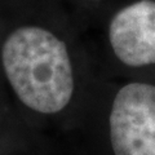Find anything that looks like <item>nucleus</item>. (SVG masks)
<instances>
[{
    "label": "nucleus",
    "instance_id": "3",
    "mask_svg": "<svg viewBox=\"0 0 155 155\" xmlns=\"http://www.w3.org/2000/svg\"><path fill=\"white\" fill-rule=\"evenodd\" d=\"M113 56L129 70L155 66V0H137L116 11L107 25Z\"/></svg>",
    "mask_w": 155,
    "mask_h": 155
},
{
    "label": "nucleus",
    "instance_id": "1",
    "mask_svg": "<svg viewBox=\"0 0 155 155\" xmlns=\"http://www.w3.org/2000/svg\"><path fill=\"white\" fill-rule=\"evenodd\" d=\"M2 67L23 106L40 115L65 113L76 93L71 49L58 34L40 25H22L0 51Z\"/></svg>",
    "mask_w": 155,
    "mask_h": 155
},
{
    "label": "nucleus",
    "instance_id": "2",
    "mask_svg": "<svg viewBox=\"0 0 155 155\" xmlns=\"http://www.w3.org/2000/svg\"><path fill=\"white\" fill-rule=\"evenodd\" d=\"M109 155H155V83L130 80L114 92L106 110Z\"/></svg>",
    "mask_w": 155,
    "mask_h": 155
},
{
    "label": "nucleus",
    "instance_id": "4",
    "mask_svg": "<svg viewBox=\"0 0 155 155\" xmlns=\"http://www.w3.org/2000/svg\"><path fill=\"white\" fill-rule=\"evenodd\" d=\"M84 2H94V0H84Z\"/></svg>",
    "mask_w": 155,
    "mask_h": 155
}]
</instances>
